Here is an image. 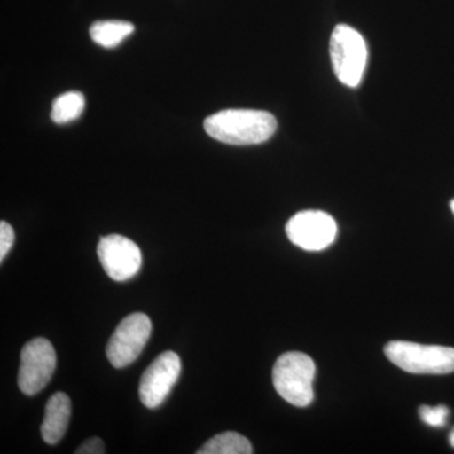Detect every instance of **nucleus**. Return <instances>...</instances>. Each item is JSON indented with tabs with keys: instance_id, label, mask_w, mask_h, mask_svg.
<instances>
[{
	"instance_id": "obj_6",
	"label": "nucleus",
	"mask_w": 454,
	"mask_h": 454,
	"mask_svg": "<svg viewBox=\"0 0 454 454\" xmlns=\"http://www.w3.org/2000/svg\"><path fill=\"white\" fill-rule=\"evenodd\" d=\"M57 365L56 351L49 340L33 339L20 354L18 387L26 395L33 396L46 387Z\"/></svg>"
},
{
	"instance_id": "obj_1",
	"label": "nucleus",
	"mask_w": 454,
	"mask_h": 454,
	"mask_svg": "<svg viewBox=\"0 0 454 454\" xmlns=\"http://www.w3.org/2000/svg\"><path fill=\"white\" fill-rule=\"evenodd\" d=\"M211 138L231 145H260L277 130V119L270 113L252 109H227L212 114L205 121Z\"/></svg>"
},
{
	"instance_id": "obj_4",
	"label": "nucleus",
	"mask_w": 454,
	"mask_h": 454,
	"mask_svg": "<svg viewBox=\"0 0 454 454\" xmlns=\"http://www.w3.org/2000/svg\"><path fill=\"white\" fill-rule=\"evenodd\" d=\"M334 74L343 85L356 88L367 64V46L363 35L346 25L333 29L330 44Z\"/></svg>"
},
{
	"instance_id": "obj_15",
	"label": "nucleus",
	"mask_w": 454,
	"mask_h": 454,
	"mask_svg": "<svg viewBox=\"0 0 454 454\" xmlns=\"http://www.w3.org/2000/svg\"><path fill=\"white\" fill-rule=\"evenodd\" d=\"M14 239L16 235H14L13 227L5 221H2L0 223V262H4L5 256L11 252Z\"/></svg>"
},
{
	"instance_id": "obj_9",
	"label": "nucleus",
	"mask_w": 454,
	"mask_h": 454,
	"mask_svg": "<svg viewBox=\"0 0 454 454\" xmlns=\"http://www.w3.org/2000/svg\"><path fill=\"white\" fill-rule=\"evenodd\" d=\"M98 255L104 270L115 282L131 279L142 267V252L138 245L125 236L107 235L101 238Z\"/></svg>"
},
{
	"instance_id": "obj_16",
	"label": "nucleus",
	"mask_w": 454,
	"mask_h": 454,
	"mask_svg": "<svg viewBox=\"0 0 454 454\" xmlns=\"http://www.w3.org/2000/svg\"><path fill=\"white\" fill-rule=\"evenodd\" d=\"M77 454H104L106 453V444L100 438H90L83 442L82 446L74 450Z\"/></svg>"
},
{
	"instance_id": "obj_2",
	"label": "nucleus",
	"mask_w": 454,
	"mask_h": 454,
	"mask_svg": "<svg viewBox=\"0 0 454 454\" xmlns=\"http://www.w3.org/2000/svg\"><path fill=\"white\" fill-rule=\"evenodd\" d=\"M316 365L309 355L301 352H286L278 358L273 367V384L277 393L286 403L297 408L312 404L313 380Z\"/></svg>"
},
{
	"instance_id": "obj_18",
	"label": "nucleus",
	"mask_w": 454,
	"mask_h": 454,
	"mask_svg": "<svg viewBox=\"0 0 454 454\" xmlns=\"http://www.w3.org/2000/svg\"><path fill=\"white\" fill-rule=\"evenodd\" d=\"M450 207H452V211H453V214H454V200H453L452 203H450Z\"/></svg>"
},
{
	"instance_id": "obj_13",
	"label": "nucleus",
	"mask_w": 454,
	"mask_h": 454,
	"mask_svg": "<svg viewBox=\"0 0 454 454\" xmlns=\"http://www.w3.org/2000/svg\"><path fill=\"white\" fill-rule=\"evenodd\" d=\"M83 109H85V97L82 92H65L53 101L51 119L56 124H66L79 119Z\"/></svg>"
},
{
	"instance_id": "obj_17",
	"label": "nucleus",
	"mask_w": 454,
	"mask_h": 454,
	"mask_svg": "<svg viewBox=\"0 0 454 454\" xmlns=\"http://www.w3.org/2000/svg\"><path fill=\"white\" fill-rule=\"evenodd\" d=\"M450 444L454 448V428L452 429V432H450Z\"/></svg>"
},
{
	"instance_id": "obj_10",
	"label": "nucleus",
	"mask_w": 454,
	"mask_h": 454,
	"mask_svg": "<svg viewBox=\"0 0 454 454\" xmlns=\"http://www.w3.org/2000/svg\"><path fill=\"white\" fill-rule=\"evenodd\" d=\"M70 418V397L62 391L53 394L47 402L46 408H44V418L41 426L43 441L51 446L59 443L67 432Z\"/></svg>"
},
{
	"instance_id": "obj_3",
	"label": "nucleus",
	"mask_w": 454,
	"mask_h": 454,
	"mask_svg": "<svg viewBox=\"0 0 454 454\" xmlns=\"http://www.w3.org/2000/svg\"><path fill=\"white\" fill-rule=\"evenodd\" d=\"M384 351L394 365L406 372L418 375H446L454 372L453 348L391 340L385 346Z\"/></svg>"
},
{
	"instance_id": "obj_11",
	"label": "nucleus",
	"mask_w": 454,
	"mask_h": 454,
	"mask_svg": "<svg viewBox=\"0 0 454 454\" xmlns=\"http://www.w3.org/2000/svg\"><path fill=\"white\" fill-rule=\"evenodd\" d=\"M136 31V27L122 20H104L90 27V37L98 46L114 49Z\"/></svg>"
},
{
	"instance_id": "obj_12",
	"label": "nucleus",
	"mask_w": 454,
	"mask_h": 454,
	"mask_svg": "<svg viewBox=\"0 0 454 454\" xmlns=\"http://www.w3.org/2000/svg\"><path fill=\"white\" fill-rule=\"evenodd\" d=\"M253 447L249 439L236 432H223L215 435L197 454H252Z\"/></svg>"
},
{
	"instance_id": "obj_14",
	"label": "nucleus",
	"mask_w": 454,
	"mask_h": 454,
	"mask_svg": "<svg viewBox=\"0 0 454 454\" xmlns=\"http://www.w3.org/2000/svg\"><path fill=\"white\" fill-rule=\"evenodd\" d=\"M450 414V409L444 405H423L419 408L420 419L427 426L433 427V428H443V427H446Z\"/></svg>"
},
{
	"instance_id": "obj_7",
	"label": "nucleus",
	"mask_w": 454,
	"mask_h": 454,
	"mask_svg": "<svg viewBox=\"0 0 454 454\" xmlns=\"http://www.w3.org/2000/svg\"><path fill=\"white\" fill-rule=\"evenodd\" d=\"M286 231L295 247L307 252H319L333 245L337 236V223L324 211H301L288 221Z\"/></svg>"
},
{
	"instance_id": "obj_8",
	"label": "nucleus",
	"mask_w": 454,
	"mask_h": 454,
	"mask_svg": "<svg viewBox=\"0 0 454 454\" xmlns=\"http://www.w3.org/2000/svg\"><path fill=\"white\" fill-rule=\"evenodd\" d=\"M181 358L173 351H166L155 358L139 384V397L148 409H157L168 397L181 373Z\"/></svg>"
},
{
	"instance_id": "obj_5",
	"label": "nucleus",
	"mask_w": 454,
	"mask_h": 454,
	"mask_svg": "<svg viewBox=\"0 0 454 454\" xmlns=\"http://www.w3.org/2000/svg\"><path fill=\"white\" fill-rule=\"evenodd\" d=\"M152 322L145 313L125 317L114 331L106 346V356L116 369L131 365L148 343Z\"/></svg>"
}]
</instances>
